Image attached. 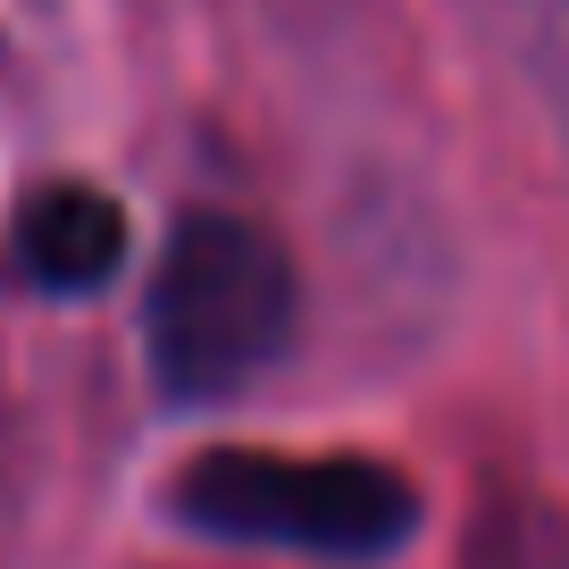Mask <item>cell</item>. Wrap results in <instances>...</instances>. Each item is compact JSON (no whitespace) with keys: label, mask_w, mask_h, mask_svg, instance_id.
Listing matches in <instances>:
<instances>
[{"label":"cell","mask_w":569,"mask_h":569,"mask_svg":"<svg viewBox=\"0 0 569 569\" xmlns=\"http://www.w3.org/2000/svg\"><path fill=\"white\" fill-rule=\"evenodd\" d=\"M293 310L302 293H293V260L277 234L234 210H193L177 218L151 268V302H142L151 369L177 402H218L284 352Z\"/></svg>","instance_id":"1"},{"label":"cell","mask_w":569,"mask_h":569,"mask_svg":"<svg viewBox=\"0 0 569 569\" xmlns=\"http://www.w3.org/2000/svg\"><path fill=\"white\" fill-rule=\"evenodd\" d=\"M184 528L310 561H386L419 528V486L360 452H201L168 486Z\"/></svg>","instance_id":"2"},{"label":"cell","mask_w":569,"mask_h":569,"mask_svg":"<svg viewBox=\"0 0 569 569\" xmlns=\"http://www.w3.org/2000/svg\"><path fill=\"white\" fill-rule=\"evenodd\" d=\"M126 260V210L101 184H42L18 210V268L42 293H92Z\"/></svg>","instance_id":"3"}]
</instances>
